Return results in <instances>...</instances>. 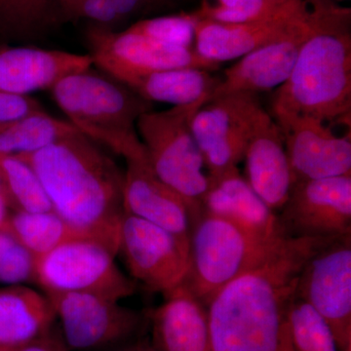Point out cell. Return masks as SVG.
Here are the masks:
<instances>
[{
	"instance_id": "obj_16",
	"label": "cell",
	"mask_w": 351,
	"mask_h": 351,
	"mask_svg": "<svg viewBox=\"0 0 351 351\" xmlns=\"http://www.w3.org/2000/svg\"><path fill=\"white\" fill-rule=\"evenodd\" d=\"M208 180L200 213L230 221L260 243H271L284 237L277 214L254 191L239 167L218 176L208 175Z\"/></svg>"
},
{
	"instance_id": "obj_33",
	"label": "cell",
	"mask_w": 351,
	"mask_h": 351,
	"mask_svg": "<svg viewBox=\"0 0 351 351\" xmlns=\"http://www.w3.org/2000/svg\"><path fill=\"white\" fill-rule=\"evenodd\" d=\"M46 110L31 95L0 91V122L22 119L32 113Z\"/></svg>"
},
{
	"instance_id": "obj_23",
	"label": "cell",
	"mask_w": 351,
	"mask_h": 351,
	"mask_svg": "<svg viewBox=\"0 0 351 351\" xmlns=\"http://www.w3.org/2000/svg\"><path fill=\"white\" fill-rule=\"evenodd\" d=\"M219 82V77L207 69L178 68L136 76L123 84L149 103L182 107L198 101L206 103Z\"/></svg>"
},
{
	"instance_id": "obj_13",
	"label": "cell",
	"mask_w": 351,
	"mask_h": 351,
	"mask_svg": "<svg viewBox=\"0 0 351 351\" xmlns=\"http://www.w3.org/2000/svg\"><path fill=\"white\" fill-rule=\"evenodd\" d=\"M277 218L285 237L351 234V175L295 182Z\"/></svg>"
},
{
	"instance_id": "obj_11",
	"label": "cell",
	"mask_w": 351,
	"mask_h": 351,
	"mask_svg": "<svg viewBox=\"0 0 351 351\" xmlns=\"http://www.w3.org/2000/svg\"><path fill=\"white\" fill-rule=\"evenodd\" d=\"M258 94L223 95L203 104L193 113L191 131L209 176L237 167L254 122L262 108Z\"/></svg>"
},
{
	"instance_id": "obj_29",
	"label": "cell",
	"mask_w": 351,
	"mask_h": 351,
	"mask_svg": "<svg viewBox=\"0 0 351 351\" xmlns=\"http://www.w3.org/2000/svg\"><path fill=\"white\" fill-rule=\"evenodd\" d=\"M286 319L294 351H339L327 323L306 302L295 297Z\"/></svg>"
},
{
	"instance_id": "obj_17",
	"label": "cell",
	"mask_w": 351,
	"mask_h": 351,
	"mask_svg": "<svg viewBox=\"0 0 351 351\" xmlns=\"http://www.w3.org/2000/svg\"><path fill=\"white\" fill-rule=\"evenodd\" d=\"M334 24L325 17L317 27L252 51L230 66L211 95L212 99L233 93L258 94L278 88L287 80L304 43L313 34ZM209 100V101H210Z\"/></svg>"
},
{
	"instance_id": "obj_18",
	"label": "cell",
	"mask_w": 351,
	"mask_h": 351,
	"mask_svg": "<svg viewBox=\"0 0 351 351\" xmlns=\"http://www.w3.org/2000/svg\"><path fill=\"white\" fill-rule=\"evenodd\" d=\"M245 179L265 204L277 212L282 208L292 189L282 133L272 115L260 108L245 147Z\"/></svg>"
},
{
	"instance_id": "obj_40",
	"label": "cell",
	"mask_w": 351,
	"mask_h": 351,
	"mask_svg": "<svg viewBox=\"0 0 351 351\" xmlns=\"http://www.w3.org/2000/svg\"><path fill=\"white\" fill-rule=\"evenodd\" d=\"M0 351H9V350H0Z\"/></svg>"
},
{
	"instance_id": "obj_25",
	"label": "cell",
	"mask_w": 351,
	"mask_h": 351,
	"mask_svg": "<svg viewBox=\"0 0 351 351\" xmlns=\"http://www.w3.org/2000/svg\"><path fill=\"white\" fill-rule=\"evenodd\" d=\"M193 13L200 19L228 24L284 22L306 19L309 4L307 0H201Z\"/></svg>"
},
{
	"instance_id": "obj_12",
	"label": "cell",
	"mask_w": 351,
	"mask_h": 351,
	"mask_svg": "<svg viewBox=\"0 0 351 351\" xmlns=\"http://www.w3.org/2000/svg\"><path fill=\"white\" fill-rule=\"evenodd\" d=\"M136 280L154 292L168 294L184 282L189 267V237L124 213L117 255Z\"/></svg>"
},
{
	"instance_id": "obj_10",
	"label": "cell",
	"mask_w": 351,
	"mask_h": 351,
	"mask_svg": "<svg viewBox=\"0 0 351 351\" xmlns=\"http://www.w3.org/2000/svg\"><path fill=\"white\" fill-rule=\"evenodd\" d=\"M295 297L327 323L339 351H351V234L332 239L309 258Z\"/></svg>"
},
{
	"instance_id": "obj_1",
	"label": "cell",
	"mask_w": 351,
	"mask_h": 351,
	"mask_svg": "<svg viewBox=\"0 0 351 351\" xmlns=\"http://www.w3.org/2000/svg\"><path fill=\"white\" fill-rule=\"evenodd\" d=\"M336 237H281L208 306L214 351H277L309 258Z\"/></svg>"
},
{
	"instance_id": "obj_38",
	"label": "cell",
	"mask_w": 351,
	"mask_h": 351,
	"mask_svg": "<svg viewBox=\"0 0 351 351\" xmlns=\"http://www.w3.org/2000/svg\"><path fill=\"white\" fill-rule=\"evenodd\" d=\"M284 1L301 2L302 0H284Z\"/></svg>"
},
{
	"instance_id": "obj_4",
	"label": "cell",
	"mask_w": 351,
	"mask_h": 351,
	"mask_svg": "<svg viewBox=\"0 0 351 351\" xmlns=\"http://www.w3.org/2000/svg\"><path fill=\"white\" fill-rule=\"evenodd\" d=\"M69 123L125 160L145 156L137 131L141 115L154 105L93 66L71 73L50 89Z\"/></svg>"
},
{
	"instance_id": "obj_34",
	"label": "cell",
	"mask_w": 351,
	"mask_h": 351,
	"mask_svg": "<svg viewBox=\"0 0 351 351\" xmlns=\"http://www.w3.org/2000/svg\"><path fill=\"white\" fill-rule=\"evenodd\" d=\"M9 351H69L64 343L61 331L50 328L47 332L27 341L19 348Z\"/></svg>"
},
{
	"instance_id": "obj_20",
	"label": "cell",
	"mask_w": 351,
	"mask_h": 351,
	"mask_svg": "<svg viewBox=\"0 0 351 351\" xmlns=\"http://www.w3.org/2000/svg\"><path fill=\"white\" fill-rule=\"evenodd\" d=\"M93 66L88 54L34 45H0V91L31 95L50 90L64 76Z\"/></svg>"
},
{
	"instance_id": "obj_8",
	"label": "cell",
	"mask_w": 351,
	"mask_h": 351,
	"mask_svg": "<svg viewBox=\"0 0 351 351\" xmlns=\"http://www.w3.org/2000/svg\"><path fill=\"white\" fill-rule=\"evenodd\" d=\"M69 351H101L115 348L138 334L144 316L120 301L82 293L45 294Z\"/></svg>"
},
{
	"instance_id": "obj_41",
	"label": "cell",
	"mask_w": 351,
	"mask_h": 351,
	"mask_svg": "<svg viewBox=\"0 0 351 351\" xmlns=\"http://www.w3.org/2000/svg\"><path fill=\"white\" fill-rule=\"evenodd\" d=\"M337 1H343V0H337Z\"/></svg>"
},
{
	"instance_id": "obj_36",
	"label": "cell",
	"mask_w": 351,
	"mask_h": 351,
	"mask_svg": "<svg viewBox=\"0 0 351 351\" xmlns=\"http://www.w3.org/2000/svg\"><path fill=\"white\" fill-rule=\"evenodd\" d=\"M277 351H294L291 343L290 334H289L287 319L284 322L282 332H281L280 343Z\"/></svg>"
},
{
	"instance_id": "obj_19",
	"label": "cell",
	"mask_w": 351,
	"mask_h": 351,
	"mask_svg": "<svg viewBox=\"0 0 351 351\" xmlns=\"http://www.w3.org/2000/svg\"><path fill=\"white\" fill-rule=\"evenodd\" d=\"M122 206L124 213L160 226L178 237H189L193 215L181 195L152 171L147 156L126 160Z\"/></svg>"
},
{
	"instance_id": "obj_24",
	"label": "cell",
	"mask_w": 351,
	"mask_h": 351,
	"mask_svg": "<svg viewBox=\"0 0 351 351\" xmlns=\"http://www.w3.org/2000/svg\"><path fill=\"white\" fill-rule=\"evenodd\" d=\"M62 25L52 0H0V43L32 45Z\"/></svg>"
},
{
	"instance_id": "obj_28",
	"label": "cell",
	"mask_w": 351,
	"mask_h": 351,
	"mask_svg": "<svg viewBox=\"0 0 351 351\" xmlns=\"http://www.w3.org/2000/svg\"><path fill=\"white\" fill-rule=\"evenodd\" d=\"M0 201L12 212L53 210L36 171L10 154H0Z\"/></svg>"
},
{
	"instance_id": "obj_31",
	"label": "cell",
	"mask_w": 351,
	"mask_h": 351,
	"mask_svg": "<svg viewBox=\"0 0 351 351\" xmlns=\"http://www.w3.org/2000/svg\"><path fill=\"white\" fill-rule=\"evenodd\" d=\"M38 260L6 230L0 219V282L8 286L36 283Z\"/></svg>"
},
{
	"instance_id": "obj_21",
	"label": "cell",
	"mask_w": 351,
	"mask_h": 351,
	"mask_svg": "<svg viewBox=\"0 0 351 351\" xmlns=\"http://www.w3.org/2000/svg\"><path fill=\"white\" fill-rule=\"evenodd\" d=\"M152 311V348L156 351H214L208 306L186 286H178Z\"/></svg>"
},
{
	"instance_id": "obj_32",
	"label": "cell",
	"mask_w": 351,
	"mask_h": 351,
	"mask_svg": "<svg viewBox=\"0 0 351 351\" xmlns=\"http://www.w3.org/2000/svg\"><path fill=\"white\" fill-rule=\"evenodd\" d=\"M62 23L85 20L90 24L119 29L127 22L110 0H52Z\"/></svg>"
},
{
	"instance_id": "obj_37",
	"label": "cell",
	"mask_w": 351,
	"mask_h": 351,
	"mask_svg": "<svg viewBox=\"0 0 351 351\" xmlns=\"http://www.w3.org/2000/svg\"><path fill=\"white\" fill-rule=\"evenodd\" d=\"M112 351H156L154 348L147 346H132V348H122V350Z\"/></svg>"
},
{
	"instance_id": "obj_3",
	"label": "cell",
	"mask_w": 351,
	"mask_h": 351,
	"mask_svg": "<svg viewBox=\"0 0 351 351\" xmlns=\"http://www.w3.org/2000/svg\"><path fill=\"white\" fill-rule=\"evenodd\" d=\"M272 117H302L350 126V20L328 25L302 45L272 97Z\"/></svg>"
},
{
	"instance_id": "obj_39",
	"label": "cell",
	"mask_w": 351,
	"mask_h": 351,
	"mask_svg": "<svg viewBox=\"0 0 351 351\" xmlns=\"http://www.w3.org/2000/svg\"><path fill=\"white\" fill-rule=\"evenodd\" d=\"M167 1L171 2V3H173V1H174V0H167Z\"/></svg>"
},
{
	"instance_id": "obj_35",
	"label": "cell",
	"mask_w": 351,
	"mask_h": 351,
	"mask_svg": "<svg viewBox=\"0 0 351 351\" xmlns=\"http://www.w3.org/2000/svg\"><path fill=\"white\" fill-rule=\"evenodd\" d=\"M120 13L130 20L138 15L154 12L171 5L167 0H110Z\"/></svg>"
},
{
	"instance_id": "obj_26",
	"label": "cell",
	"mask_w": 351,
	"mask_h": 351,
	"mask_svg": "<svg viewBox=\"0 0 351 351\" xmlns=\"http://www.w3.org/2000/svg\"><path fill=\"white\" fill-rule=\"evenodd\" d=\"M1 223L36 260L69 239L80 237L54 211L11 212Z\"/></svg>"
},
{
	"instance_id": "obj_27",
	"label": "cell",
	"mask_w": 351,
	"mask_h": 351,
	"mask_svg": "<svg viewBox=\"0 0 351 351\" xmlns=\"http://www.w3.org/2000/svg\"><path fill=\"white\" fill-rule=\"evenodd\" d=\"M76 131L73 124L53 117L47 110L0 122V154H31Z\"/></svg>"
},
{
	"instance_id": "obj_5",
	"label": "cell",
	"mask_w": 351,
	"mask_h": 351,
	"mask_svg": "<svg viewBox=\"0 0 351 351\" xmlns=\"http://www.w3.org/2000/svg\"><path fill=\"white\" fill-rule=\"evenodd\" d=\"M203 104L205 101H198L161 112L152 110L141 115L137 122L149 166L164 184L186 201L193 221L199 216L201 200L209 182L191 127L193 113Z\"/></svg>"
},
{
	"instance_id": "obj_15",
	"label": "cell",
	"mask_w": 351,
	"mask_h": 351,
	"mask_svg": "<svg viewBox=\"0 0 351 351\" xmlns=\"http://www.w3.org/2000/svg\"><path fill=\"white\" fill-rule=\"evenodd\" d=\"M195 17L193 49L217 64L239 59L263 45L313 29L323 21L319 9L311 4L307 18L299 21L228 24Z\"/></svg>"
},
{
	"instance_id": "obj_22",
	"label": "cell",
	"mask_w": 351,
	"mask_h": 351,
	"mask_svg": "<svg viewBox=\"0 0 351 351\" xmlns=\"http://www.w3.org/2000/svg\"><path fill=\"white\" fill-rule=\"evenodd\" d=\"M55 320L45 295L25 285L0 290V350L25 345L54 326Z\"/></svg>"
},
{
	"instance_id": "obj_2",
	"label": "cell",
	"mask_w": 351,
	"mask_h": 351,
	"mask_svg": "<svg viewBox=\"0 0 351 351\" xmlns=\"http://www.w3.org/2000/svg\"><path fill=\"white\" fill-rule=\"evenodd\" d=\"M101 147L76 131L18 156L36 171L52 209L78 237L117 255L124 171Z\"/></svg>"
},
{
	"instance_id": "obj_9",
	"label": "cell",
	"mask_w": 351,
	"mask_h": 351,
	"mask_svg": "<svg viewBox=\"0 0 351 351\" xmlns=\"http://www.w3.org/2000/svg\"><path fill=\"white\" fill-rule=\"evenodd\" d=\"M93 66L120 82L178 68L214 71L219 64L207 61L193 48L158 43L128 29H112L90 24L86 32Z\"/></svg>"
},
{
	"instance_id": "obj_7",
	"label": "cell",
	"mask_w": 351,
	"mask_h": 351,
	"mask_svg": "<svg viewBox=\"0 0 351 351\" xmlns=\"http://www.w3.org/2000/svg\"><path fill=\"white\" fill-rule=\"evenodd\" d=\"M115 254L96 240L75 237L36 263V283L49 293H82L121 301L135 284L120 270Z\"/></svg>"
},
{
	"instance_id": "obj_6",
	"label": "cell",
	"mask_w": 351,
	"mask_h": 351,
	"mask_svg": "<svg viewBox=\"0 0 351 351\" xmlns=\"http://www.w3.org/2000/svg\"><path fill=\"white\" fill-rule=\"evenodd\" d=\"M189 240V267L182 284L207 306L277 241L260 243L230 221L202 212L193 221Z\"/></svg>"
},
{
	"instance_id": "obj_30",
	"label": "cell",
	"mask_w": 351,
	"mask_h": 351,
	"mask_svg": "<svg viewBox=\"0 0 351 351\" xmlns=\"http://www.w3.org/2000/svg\"><path fill=\"white\" fill-rule=\"evenodd\" d=\"M195 17L193 12L147 18L134 23L129 32L158 43L193 48Z\"/></svg>"
},
{
	"instance_id": "obj_14",
	"label": "cell",
	"mask_w": 351,
	"mask_h": 351,
	"mask_svg": "<svg viewBox=\"0 0 351 351\" xmlns=\"http://www.w3.org/2000/svg\"><path fill=\"white\" fill-rule=\"evenodd\" d=\"M274 119L282 133L294 184L351 175L350 134L337 135L331 125L311 117Z\"/></svg>"
}]
</instances>
